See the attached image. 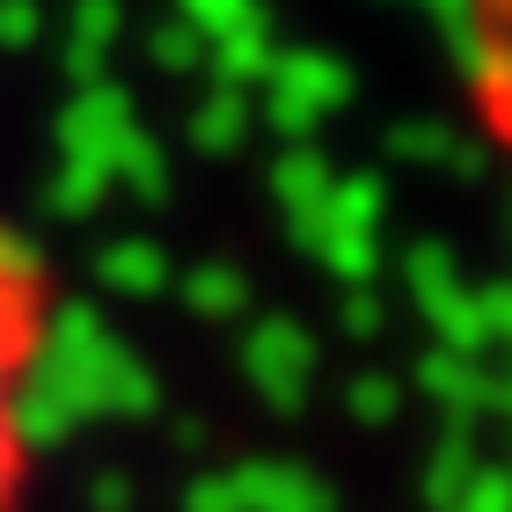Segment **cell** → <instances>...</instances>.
Masks as SVG:
<instances>
[{"label":"cell","mask_w":512,"mask_h":512,"mask_svg":"<svg viewBox=\"0 0 512 512\" xmlns=\"http://www.w3.org/2000/svg\"><path fill=\"white\" fill-rule=\"evenodd\" d=\"M44 315H52L44 271H37L8 235H0V512H15L22 476H30L22 388H30V366L44 359Z\"/></svg>","instance_id":"1"},{"label":"cell","mask_w":512,"mask_h":512,"mask_svg":"<svg viewBox=\"0 0 512 512\" xmlns=\"http://www.w3.org/2000/svg\"><path fill=\"white\" fill-rule=\"evenodd\" d=\"M476 37H483V52H476V96H483V110H491L498 139H512V15L476 22Z\"/></svg>","instance_id":"2"}]
</instances>
